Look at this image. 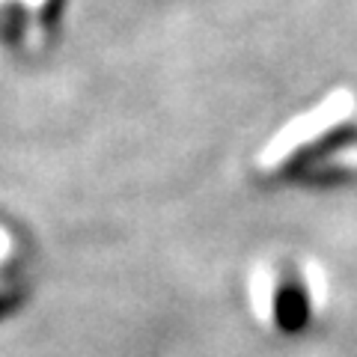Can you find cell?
<instances>
[{
  "instance_id": "6da1fadb",
  "label": "cell",
  "mask_w": 357,
  "mask_h": 357,
  "mask_svg": "<svg viewBox=\"0 0 357 357\" xmlns=\"http://www.w3.org/2000/svg\"><path fill=\"white\" fill-rule=\"evenodd\" d=\"M265 182L342 185L357 178V93L331 86L283 119L253 155Z\"/></svg>"
},
{
  "instance_id": "7a4b0ae2",
  "label": "cell",
  "mask_w": 357,
  "mask_h": 357,
  "mask_svg": "<svg viewBox=\"0 0 357 357\" xmlns=\"http://www.w3.org/2000/svg\"><path fill=\"white\" fill-rule=\"evenodd\" d=\"M331 298L328 268L301 250L265 253L244 274V304L268 337H304L325 319Z\"/></svg>"
},
{
  "instance_id": "3957f363",
  "label": "cell",
  "mask_w": 357,
  "mask_h": 357,
  "mask_svg": "<svg viewBox=\"0 0 357 357\" xmlns=\"http://www.w3.org/2000/svg\"><path fill=\"white\" fill-rule=\"evenodd\" d=\"M60 0H0V39L21 54L42 51L51 39Z\"/></svg>"
},
{
  "instance_id": "277c9868",
  "label": "cell",
  "mask_w": 357,
  "mask_h": 357,
  "mask_svg": "<svg viewBox=\"0 0 357 357\" xmlns=\"http://www.w3.org/2000/svg\"><path fill=\"white\" fill-rule=\"evenodd\" d=\"M21 248L15 236L0 223V307L13 304L21 292Z\"/></svg>"
}]
</instances>
